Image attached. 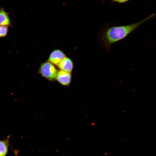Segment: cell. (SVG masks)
<instances>
[{
    "mask_svg": "<svg viewBox=\"0 0 156 156\" xmlns=\"http://www.w3.org/2000/svg\"><path fill=\"white\" fill-rule=\"evenodd\" d=\"M155 15V13H153L143 20L131 24L105 27L99 33V40L102 47L108 52L112 44L126 37L142 24Z\"/></svg>",
    "mask_w": 156,
    "mask_h": 156,
    "instance_id": "1",
    "label": "cell"
},
{
    "mask_svg": "<svg viewBox=\"0 0 156 156\" xmlns=\"http://www.w3.org/2000/svg\"><path fill=\"white\" fill-rule=\"evenodd\" d=\"M39 72L43 77L53 81L55 79L58 71L53 64L48 61L41 64Z\"/></svg>",
    "mask_w": 156,
    "mask_h": 156,
    "instance_id": "2",
    "label": "cell"
},
{
    "mask_svg": "<svg viewBox=\"0 0 156 156\" xmlns=\"http://www.w3.org/2000/svg\"><path fill=\"white\" fill-rule=\"evenodd\" d=\"M71 77L70 73L61 70L58 71L56 79L61 84L68 86L71 82Z\"/></svg>",
    "mask_w": 156,
    "mask_h": 156,
    "instance_id": "3",
    "label": "cell"
},
{
    "mask_svg": "<svg viewBox=\"0 0 156 156\" xmlns=\"http://www.w3.org/2000/svg\"><path fill=\"white\" fill-rule=\"evenodd\" d=\"M66 57L65 54L61 50H55L51 54L49 61L53 64L57 66L59 62Z\"/></svg>",
    "mask_w": 156,
    "mask_h": 156,
    "instance_id": "4",
    "label": "cell"
},
{
    "mask_svg": "<svg viewBox=\"0 0 156 156\" xmlns=\"http://www.w3.org/2000/svg\"><path fill=\"white\" fill-rule=\"evenodd\" d=\"M57 66L61 70L70 73L73 68V63L70 59L66 57L59 62Z\"/></svg>",
    "mask_w": 156,
    "mask_h": 156,
    "instance_id": "5",
    "label": "cell"
},
{
    "mask_svg": "<svg viewBox=\"0 0 156 156\" xmlns=\"http://www.w3.org/2000/svg\"><path fill=\"white\" fill-rule=\"evenodd\" d=\"M11 22L7 13L3 8L0 9V25L9 26L11 25Z\"/></svg>",
    "mask_w": 156,
    "mask_h": 156,
    "instance_id": "6",
    "label": "cell"
},
{
    "mask_svg": "<svg viewBox=\"0 0 156 156\" xmlns=\"http://www.w3.org/2000/svg\"><path fill=\"white\" fill-rule=\"evenodd\" d=\"M9 137L5 140H0V156H6L9 146Z\"/></svg>",
    "mask_w": 156,
    "mask_h": 156,
    "instance_id": "7",
    "label": "cell"
},
{
    "mask_svg": "<svg viewBox=\"0 0 156 156\" xmlns=\"http://www.w3.org/2000/svg\"><path fill=\"white\" fill-rule=\"evenodd\" d=\"M8 26L0 25V38L6 36L8 31Z\"/></svg>",
    "mask_w": 156,
    "mask_h": 156,
    "instance_id": "8",
    "label": "cell"
},
{
    "mask_svg": "<svg viewBox=\"0 0 156 156\" xmlns=\"http://www.w3.org/2000/svg\"><path fill=\"white\" fill-rule=\"evenodd\" d=\"M129 0H112L113 2L119 3H123L127 2Z\"/></svg>",
    "mask_w": 156,
    "mask_h": 156,
    "instance_id": "9",
    "label": "cell"
}]
</instances>
